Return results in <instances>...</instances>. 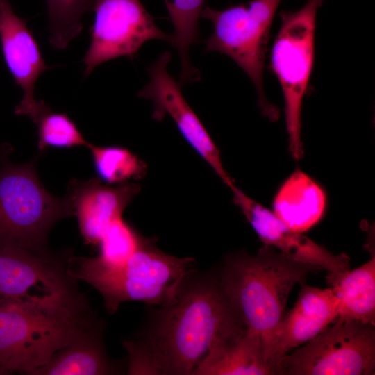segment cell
I'll list each match as a JSON object with an SVG mask.
<instances>
[{"label": "cell", "mask_w": 375, "mask_h": 375, "mask_svg": "<svg viewBox=\"0 0 375 375\" xmlns=\"http://www.w3.org/2000/svg\"><path fill=\"white\" fill-rule=\"evenodd\" d=\"M153 311L140 333L123 341L128 374L192 375L212 349L247 328L219 272H194L174 303Z\"/></svg>", "instance_id": "6da1fadb"}, {"label": "cell", "mask_w": 375, "mask_h": 375, "mask_svg": "<svg viewBox=\"0 0 375 375\" xmlns=\"http://www.w3.org/2000/svg\"><path fill=\"white\" fill-rule=\"evenodd\" d=\"M321 269L295 261L267 244L256 254L240 251L226 257L219 272L222 286L247 328L259 335L268 364L292 288L304 283L309 272Z\"/></svg>", "instance_id": "7a4b0ae2"}, {"label": "cell", "mask_w": 375, "mask_h": 375, "mask_svg": "<svg viewBox=\"0 0 375 375\" xmlns=\"http://www.w3.org/2000/svg\"><path fill=\"white\" fill-rule=\"evenodd\" d=\"M97 318L80 292L49 302L0 305V374L33 375Z\"/></svg>", "instance_id": "3957f363"}, {"label": "cell", "mask_w": 375, "mask_h": 375, "mask_svg": "<svg viewBox=\"0 0 375 375\" xmlns=\"http://www.w3.org/2000/svg\"><path fill=\"white\" fill-rule=\"evenodd\" d=\"M190 257L178 258L158 249L146 238L140 249L124 264L111 265L97 256H68L67 270L76 280L91 285L102 296L109 314L129 301L164 306L174 303L195 269Z\"/></svg>", "instance_id": "277c9868"}, {"label": "cell", "mask_w": 375, "mask_h": 375, "mask_svg": "<svg viewBox=\"0 0 375 375\" xmlns=\"http://www.w3.org/2000/svg\"><path fill=\"white\" fill-rule=\"evenodd\" d=\"M0 158V244L37 252H48L47 238L53 226L74 215L65 195L58 198L40 181L38 158L22 165L10 162L9 149Z\"/></svg>", "instance_id": "5b68a950"}, {"label": "cell", "mask_w": 375, "mask_h": 375, "mask_svg": "<svg viewBox=\"0 0 375 375\" xmlns=\"http://www.w3.org/2000/svg\"><path fill=\"white\" fill-rule=\"evenodd\" d=\"M281 1L251 0L220 10L205 6L201 13L213 26L203 42L205 52L224 54L235 62L253 82L262 115L272 121L279 114L265 94L263 72L270 29Z\"/></svg>", "instance_id": "8992f818"}, {"label": "cell", "mask_w": 375, "mask_h": 375, "mask_svg": "<svg viewBox=\"0 0 375 375\" xmlns=\"http://www.w3.org/2000/svg\"><path fill=\"white\" fill-rule=\"evenodd\" d=\"M324 1L307 0L297 11L282 10L270 53L271 67L283 96L289 150L296 160L303 155L301 106L314 63L317 12Z\"/></svg>", "instance_id": "52a82bcc"}, {"label": "cell", "mask_w": 375, "mask_h": 375, "mask_svg": "<svg viewBox=\"0 0 375 375\" xmlns=\"http://www.w3.org/2000/svg\"><path fill=\"white\" fill-rule=\"evenodd\" d=\"M374 369V324L340 318L274 367L278 375H372Z\"/></svg>", "instance_id": "ba28073f"}, {"label": "cell", "mask_w": 375, "mask_h": 375, "mask_svg": "<svg viewBox=\"0 0 375 375\" xmlns=\"http://www.w3.org/2000/svg\"><path fill=\"white\" fill-rule=\"evenodd\" d=\"M90 10L94 19L90 45L83 58L85 77L107 61L133 58L147 42H173L172 34L156 25L140 0H94Z\"/></svg>", "instance_id": "9c48e42d"}, {"label": "cell", "mask_w": 375, "mask_h": 375, "mask_svg": "<svg viewBox=\"0 0 375 375\" xmlns=\"http://www.w3.org/2000/svg\"><path fill=\"white\" fill-rule=\"evenodd\" d=\"M67 258L0 244V305L49 302L79 292Z\"/></svg>", "instance_id": "30bf717a"}, {"label": "cell", "mask_w": 375, "mask_h": 375, "mask_svg": "<svg viewBox=\"0 0 375 375\" xmlns=\"http://www.w3.org/2000/svg\"><path fill=\"white\" fill-rule=\"evenodd\" d=\"M172 55L163 52L147 71L149 83L138 93L153 106L152 116L162 121L169 116L188 143L231 190L235 185L224 168L220 153L208 131L185 99L181 86L168 72Z\"/></svg>", "instance_id": "8fae6325"}, {"label": "cell", "mask_w": 375, "mask_h": 375, "mask_svg": "<svg viewBox=\"0 0 375 375\" xmlns=\"http://www.w3.org/2000/svg\"><path fill=\"white\" fill-rule=\"evenodd\" d=\"M0 44L6 65L23 92L14 112L33 121L47 106L42 100L35 99V83L51 67L44 62L27 21L16 15L9 0H0Z\"/></svg>", "instance_id": "7c38bea8"}, {"label": "cell", "mask_w": 375, "mask_h": 375, "mask_svg": "<svg viewBox=\"0 0 375 375\" xmlns=\"http://www.w3.org/2000/svg\"><path fill=\"white\" fill-rule=\"evenodd\" d=\"M234 203L265 244L277 249L290 258L337 274L349 269L350 258L345 253L334 255L302 233L283 224L269 210L235 187L231 190Z\"/></svg>", "instance_id": "4fadbf2b"}, {"label": "cell", "mask_w": 375, "mask_h": 375, "mask_svg": "<svg viewBox=\"0 0 375 375\" xmlns=\"http://www.w3.org/2000/svg\"><path fill=\"white\" fill-rule=\"evenodd\" d=\"M140 190V186L134 183L110 186L99 178L71 181L66 196L72 204L85 243L98 246Z\"/></svg>", "instance_id": "5bb4252c"}, {"label": "cell", "mask_w": 375, "mask_h": 375, "mask_svg": "<svg viewBox=\"0 0 375 375\" xmlns=\"http://www.w3.org/2000/svg\"><path fill=\"white\" fill-rule=\"evenodd\" d=\"M339 300L331 288H319L301 284L294 306L285 312L272 345L269 364L321 333L338 317Z\"/></svg>", "instance_id": "9a60e30c"}, {"label": "cell", "mask_w": 375, "mask_h": 375, "mask_svg": "<svg viewBox=\"0 0 375 375\" xmlns=\"http://www.w3.org/2000/svg\"><path fill=\"white\" fill-rule=\"evenodd\" d=\"M103 323L97 318L58 351L33 375H105L118 374L103 339Z\"/></svg>", "instance_id": "2e32d148"}, {"label": "cell", "mask_w": 375, "mask_h": 375, "mask_svg": "<svg viewBox=\"0 0 375 375\" xmlns=\"http://www.w3.org/2000/svg\"><path fill=\"white\" fill-rule=\"evenodd\" d=\"M326 204L323 189L297 169L278 189L273 201V213L292 231L303 233L319 222Z\"/></svg>", "instance_id": "e0dca14e"}, {"label": "cell", "mask_w": 375, "mask_h": 375, "mask_svg": "<svg viewBox=\"0 0 375 375\" xmlns=\"http://www.w3.org/2000/svg\"><path fill=\"white\" fill-rule=\"evenodd\" d=\"M274 375L260 338L246 328L212 349L192 375Z\"/></svg>", "instance_id": "ac0fdd59"}, {"label": "cell", "mask_w": 375, "mask_h": 375, "mask_svg": "<svg viewBox=\"0 0 375 375\" xmlns=\"http://www.w3.org/2000/svg\"><path fill=\"white\" fill-rule=\"evenodd\" d=\"M327 281L339 300L338 318L375 325V257L361 266L328 274Z\"/></svg>", "instance_id": "d6986e66"}, {"label": "cell", "mask_w": 375, "mask_h": 375, "mask_svg": "<svg viewBox=\"0 0 375 375\" xmlns=\"http://www.w3.org/2000/svg\"><path fill=\"white\" fill-rule=\"evenodd\" d=\"M174 28L172 45L178 53L181 61L179 83L184 85L199 81V71L192 65L190 49L198 41L199 20L205 0H164Z\"/></svg>", "instance_id": "ffe728a7"}, {"label": "cell", "mask_w": 375, "mask_h": 375, "mask_svg": "<svg viewBox=\"0 0 375 375\" xmlns=\"http://www.w3.org/2000/svg\"><path fill=\"white\" fill-rule=\"evenodd\" d=\"M94 167L99 178L108 184H120L142 176L146 166L128 149L117 146L89 144Z\"/></svg>", "instance_id": "44dd1931"}, {"label": "cell", "mask_w": 375, "mask_h": 375, "mask_svg": "<svg viewBox=\"0 0 375 375\" xmlns=\"http://www.w3.org/2000/svg\"><path fill=\"white\" fill-rule=\"evenodd\" d=\"M48 12L49 41L55 49H63L83 30V14L94 0H45Z\"/></svg>", "instance_id": "7402d4cb"}, {"label": "cell", "mask_w": 375, "mask_h": 375, "mask_svg": "<svg viewBox=\"0 0 375 375\" xmlns=\"http://www.w3.org/2000/svg\"><path fill=\"white\" fill-rule=\"evenodd\" d=\"M33 122L38 127V149L87 147V142L74 121L66 114L55 112L47 106Z\"/></svg>", "instance_id": "603a6c76"}, {"label": "cell", "mask_w": 375, "mask_h": 375, "mask_svg": "<svg viewBox=\"0 0 375 375\" xmlns=\"http://www.w3.org/2000/svg\"><path fill=\"white\" fill-rule=\"evenodd\" d=\"M145 239L122 217L110 226L101 239L97 257L108 265H122L140 249Z\"/></svg>", "instance_id": "cb8c5ba5"}]
</instances>
